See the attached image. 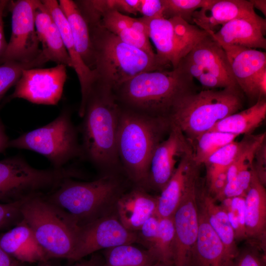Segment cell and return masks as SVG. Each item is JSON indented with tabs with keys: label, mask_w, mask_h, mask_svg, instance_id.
I'll list each match as a JSON object with an SVG mask.
<instances>
[{
	"label": "cell",
	"mask_w": 266,
	"mask_h": 266,
	"mask_svg": "<svg viewBox=\"0 0 266 266\" xmlns=\"http://www.w3.org/2000/svg\"><path fill=\"white\" fill-rule=\"evenodd\" d=\"M198 211V234L191 266H229L231 262L223 243L199 206Z\"/></svg>",
	"instance_id": "25"
},
{
	"label": "cell",
	"mask_w": 266,
	"mask_h": 266,
	"mask_svg": "<svg viewBox=\"0 0 266 266\" xmlns=\"http://www.w3.org/2000/svg\"><path fill=\"white\" fill-rule=\"evenodd\" d=\"M35 266H53L48 263L47 262H41L36 264ZM70 266H101L98 259L95 257H92L87 261H84Z\"/></svg>",
	"instance_id": "49"
},
{
	"label": "cell",
	"mask_w": 266,
	"mask_h": 266,
	"mask_svg": "<svg viewBox=\"0 0 266 266\" xmlns=\"http://www.w3.org/2000/svg\"><path fill=\"white\" fill-rule=\"evenodd\" d=\"M21 214L48 260L71 261L80 228L71 215L44 196L26 200L21 206Z\"/></svg>",
	"instance_id": "6"
},
{
	"label": "cell",
	"mask_w": 266,
	"mask_h": 266,
	"mask_svg": "<svg viewBox=\"0 0 266 266\" xmlns=\"http://www.w3.org/2000/svg\"><path fill=\"white\" fill-rule=\"evenodd\" d=\"M41 44V51L48 62L72 67L60 30L54 20Z\"/></svg>",
	"instance_id": "34"
},
{
	"label": "cell",
	"mask_w": 266,
	"mask_h": 266,
	"mask_svg": "<svg viewBox=\"0 0 266 266\" xmlns=\"http://www.w3.org/2000/svg\"><path fill=\"white\" fill-rule=\"evenodd\" d=\"M147 266H173V265L166 264L160 262H156Z\"/></svg>",
	"instance_id": "52"
},
{
	"label": "cell",
	"mask_w": 266,
	"mask_h": 266,
	"mask_svg": "<svg viewBox=\"0 0 266 266\" xmlns=\"http://www.w3.org/2000/svg\"><path fill=\"white\" fill-rule=\"evenodd\" d=\"M256 101L265 98L266 95V66L256 73L249 81L243 92Z\"/></svg>",
	"instance_id": "43"
},
{
	"label": "cell",
	"mask_w": 266,
	"mask_h": 266,
	"mask_svg": "<svg viewBox=\"0 0 266 266\" xmlns=\"http://www.w3.org/2000/svg\"><path fill=\"white\" fill-rule=\"evenodd\" d=\"M242 92L239 88L229 87L190 93L175 104L168 118L192 143L242 107Z\"/></svg>",
	"instance_id": "5"
},
{
	"label": "cell",
	"mask_w": 266,
	"mask_h": 266,
	"mask_svg": "<svg viewBox=\"0 0 266 266\" xmlns=\"http://www.w3.org/2000/svg\"><path fill=\"white\" fill-rule=\"evenodd\" d=\"M199 180L188 188L172 216L175 236L173 266H191L199 231Z\"/></svg>",
	"instance_id": "14"
},
{
	"label": "cell",
	"mask_w": 266,
	"mask_h": 266,
	"mask_svg": "<svg viewBox=\"0 0 266 266\" xmlns=\"http://www.w3.org/2000/svg\"><path fill=\"white\" fill-rule=\"evenodd\" d=\"M265 186L253 170L244 199L246 240L266 253V191Z\"/></svg>",
	"instance_id": "19"
},
{
	"label": "cell",
	"mask_w": 266,
	"mask_h": 266,
	"mask_svg": "<svg viewBox=\"0 0 266 266\" xmlns=\"http://www.w3.org/2000/svg\"><path fill=\"white\" fill-rule=\"evenodd\" d=\"M38 0H9L7 7L11 12V34L0 64L30 62L41 53L34 21Z\"/></svg>",
	"instance_id": "11"
},
{
	"label": "cell",
	"mask_w": 266,
	"mask_h": 266,
	"mask_svg": "<svg viewBox=\"0 0 266 266\" xmlns=\"http://www.w3.org/2000/svg\"><path fill=\"white\" fill-rule=\"evenodd\" d=\"M8 147L29 150L47 158L54 168H62L83 155L77 133L67 111L41 127L9 141Z\"/></svg>",
	"instance_id": "9"
},
{
	"label": "cell",
	"mask_w": 266,
	"mask_h": 266,
	"mask_svg": "<svg viewBox=\"0 0 266 266\" xmlns=\"http://www.w3.org/2000/svg\"><path fill=\"white\" fill-rule=\"evenodd\" d=\"M258 16L249 0H215L211 4L195 11L192 20L201 29L214 32L217 27L233 19Z\"/></svg>",
	"instance_id": "22"
},
{
	"label": "cell",
	"mask_w": 266,
	"mask_h": 266,
	"mask_svg": "<svg viewBox=\"0 0 266 266\" xmlns=\"http://www.w3.org/2000/svg\"><path fill=\"white\" fill-rule=\"evenodd\" d=\"M44 5L50 12L61 34L66 49L71 60L80 86L81 99L78 110L83 117L88 98L96 82V74L85 64L78 53L73 41L68 22L61 9L59 1L56 0H42Z\"/></svg>",
	"instance_id": "16"
},
{
	"label": "cell",
	"mask_w": 266,
	"mask_h": 266,
	"mask_svg": "<svg viewBox=\"0 0 266 266\" xmlns=\"http://www.w3.org/2000/svg\"><path fill=\"white\" fill-rule=\"evenodd\" d=\"M163 0H140L139 13L143 17L153 18L163 17Z\"/></svg>",
	"instance_id": "46"
},
{
	"label": "cell",
	"mask_w": 266,
	"mask_h": 266,
	"mask_svg": "<svg viewBox=\"0 0 266 266\" xmlns=\"http://www.w3.org/2000/svg\"><path fill=\"white\" fill-rule=\"evenodd\" d=\"M238 136L214 131H208L198 136L191 143L193 158L199 166L218 149L235 140Z\"/></svg>",
	"instance_id": "31"
},
{
	"label": "cell",
	"mask_w": 266,
	"mask_h": 266,
	"mask_svg": "<svg viewBox=\"0 0 266 266\" xmlns=\"http://www.w3.org/2000/svg\"><path fill=\"white\" fill-rule=\"evenodd\" d=\"M78 172L67 168L38 169L20 157L0 161V203H13L46 195Z\"/></svg>",
	"instance_id": "8"
},
{
	"label": "cell",
	"mask_w": 266,
	"mask_h": 266,
	"mask_svg": "<svg viewBox=\"0 0 266 266\" xmlns=\"http://www.w3.org/2000/svg\"><path fill=\"white\" fill-rule=\"evenodd\" d=\"M216 200L207 191L200 188L198 194V205L223 243L231 262L236 255L238 248L227 212L222 205L216 203Z\"/></svg>",
	"instance_id": "26"
},
{
	"label": "cell",
	"mask_w": 266,
	"mask_h": 266,
	"mask_svg": "<svg viewBox=\"0 0 266 266\" xmlns=\"http://www.w3.org/2000/svg\"><path fill=\"white\" fill-rule=\"evenodd\" d=\"M47 62L41 52L36 59L30 62H5L0 64V101L6 92L15 85L23 70L41 67Z\"/></svg>",
	"instance_id": "33"
},
{
	"label": "cell",
	"mask_w": 266,
	"mask_h": 266,
	"mask_svg": "<svg viewBox=\"0 0 266 266\" xmlns=\"http://www.w3.org/2000/svg\"><path fill=\"white\" fill-rule=\"evenodd\" d=\"M243 143V139L240 141L234 140L211 155L204 164L206 168V175L227 170L238 155Z\"/></svg>",
	"instance_id": "37"
},
{
	"label": "cell",
	"mask_w": 266,
	"mask_h": 266,
	"mask_svg": "<svg viewBox=\"0 0 266 266\" xmlns=\"http://www.w3.org/2000/svg\"><path fill=\"white\" fill-rule=\"evenodd\" d=\"M199 167L194 161L193 150L181 160L157 197L156 215L160 218L172 217L188 188L199 179Z\"/></svg>",
	"instance_id": "17"
},
{
	"label": "cell",
	"mask_w": 266,
	"mask_h": 266,
	"mask_svg": "<svg viewBox=\"0 0 266 266\" xmlns=\"http://www.w3.org/2000/svg\"><path fill=\"white\" fill-rule=\"evenodd\" d=\"M138 241V233L125 228L117 216L103 215L80 226L71 261L80 260L102 249Z\"/></svg>",
	"instance_id": "12"
},
{
	"label": "cell",
	"mask_w": 266,
	"mask_h": 266,
	"mask_svg": "<svg viewBox=\"0 0 266 266\" xmlns=\"http://www.w3.org/2000/svg\"><path fill=\"white\" fill-rule=\"evenodd\" d=\"M266 117L265 99L257 100L250 107L222 119L209 131L239 136L249 135L264 122Z\"/></svg>",
	"instance_id": "29"
},
{
	"label": "cell",
	"mask_w": 266,
	"mask_h": 266,
	"mask_svg": "<svg viewBox=\"0 0 266 266\" xmlns=\"http://www.w3.org/2000/svg\"><path fill=\"white\" fill-rule=\"evenodd\" d=\"M117 217L127 230L138 231L151 216L156 215L157 197L137 187L122 193L115 203Z\"/></svg>",
	"instance_id": "21"
},
{
	"label": "cell",
	"mask_w": 266,
	"mask_h": 266,
	"mask_svg": "<svg viewBox=\"0 0 266 266\" xmlns=\"http://www.w3.org/2000/svg\"><path fill=\"white\" fill-rule=\"evenodd\" d=\"M266 21L259 15L233 19L217 32H208L221 45H233L247 48H266Z\"/></svg>",
	"instance_id": "18"
},
{
	"label": "cell",
	"mask_w": 266,
	"mask_h": 266,
	"mask_svg": "<svg viewBox=\"0 0 266 266\" xmlns=\"http://www.w3.org/2000/svg\"><path fill=\"white\" fill-rule=\"evenodd\" d=\"M60 6L68 22L75 45L83 61L94 70L95 59L88 23L76 1L60 0Z\"/></svg>",
	"instance_id": "28"
},
{
	"label": "cell",
	"mask_w": 266,
	"mask_h": 266,
	"mask_svg": "<svg viewBox=\"0 0 266 266\" xmlns=\"http://www.w3.org/2000/svg\"><path fill=\"white\" fill-rule=\"evenodd\" d=\"M160 218L154 215L149 218L142 225L138 233L139 241H141L148 249L155 242L158 235Z\"/></svg>",
	"instance_id": "44"
},
{
	"label": "cell",
	"mask_w": 266,
	"mask_h": 266,
	"mask_svg": "<svg viewBox=\"0 0 266 266\" xmlns=\"http://www.w3.org/2000/svg\"><path fill=\"white\" fill-rule=\"evenodd\" d=\"M194 91V78L177 66L140 73L122 84L114 94L121 107L168 118L177 101Z\"/></svg>",
	"instance_id": "1"
},
{
	"label": "cell",
	"mask_w": 266,
	"mask_h": 266,
	"mask_svg": "<svg viewBox=\"0 0 266 266\" xmlns=\"http://www.w3.org/2000/svg\"><path fill=\"white\" fill-rule=\"evenodd\" d=\"M66 67L59 64L50 68L23 70L10 99H22L37 104H57L66 79Z\"/></svg>",
	"instance_id": "13"
},
{
	"label": "cell",
	"mask_w": 266,
	"mask_h": 266,
	"mask_svg": "<svg viewBox=\"0 0 266 266\" xmlns=\"http://www.w3.org/2000/svg\"><path fill=\"white\" fill-rule=\"evenodd\" d=\"M221 46L237 84L244 92L251 78L266 66V52L237 46Z\"/></svg>",
	"instance_id": "27"
},
{
	"label": "cell",
	"mask_w": 266,
	"mask_h": 266,
	"mask_svg": "<svg viewBox=\"0 0 266 266\" xmlns=\"http://www.w3.org/2000/svg\"><path fill=\"white\" fill-rule=\"evenodd\" d=\"M266 253L253 243L247 244L238 252L229 266H266Z\"/></svg>",
	"instance_id": "39"
},
{
	"label": "cell",
	"mask_w": 266,
	"mask_h": 266,
	"mask_svg": "<svg viewBox=\"0 0 266 266\" xmlns=\"http://www.w3.org/2000/svg\"><path fill=\"white\" fill-rule=\"evenodd\" d=\"M140 0H91L94 9L100 14L109 11L136 15L139 13Z\"/></svg>",
	"instance_id": "40"
},
{
	"label": "cell",
	"mask_w": 266,
	"mask_h": 266,
	"mask_svg": "<svg viewBox=\"0 0 266 266\" xmlns=\"http://www.w3.org/2000/svg\"><path fill=\"white\" fill-rule=\"evenodd\" d=\"M121 107L114 93L94 85L81 126L83 154L97 166L113 170L120 164L117 135Z\"/></svg>",
	"instance_id": "4"
},
{
	"label": "cell",
	"mask_w": 266,
	"mask_h": 266,
	"mask_svg": "<svg viewBox=\"0 0 266 266\" xmlns=\"http://www.w3.org/2000/svg\"><path fill=\"white\" fill-rule=\"evenodd\" d=\"M222 202L233 231L235 241L246 240L244 197L225 199Z\"/></svg>",
	"instance_id": "36"
},
{
	"label": "cell",
	"mask_w": 266,
	"mask_h": 266,
	"mask_svg": "<svg viewBox=\"0 0 266 266\" xmlns=\"http://www.w3.org/2000/svg\"><path fill=\"white\" fill-rule=\"evenodd\" d=\"M8 137L4 132V128L0 122V153L2 152L6 148L8 147Z\"/></svg>",
	"instance_id": "50"
},
{
	"label": "cell",
	"mask_w": 266,
	"mask_h": 266,
	"mask_svg": "<svg viewBox=\"0 0 266 266\" xmlns=\"http://www.w3.org/2000/svg\"><path fill=\"white\" fill-rule=\"evenodd\" d=\"M34 21L38 38L41 43L54 22L50 12L41 0H38L35 8Z\"/></svg>",
	"instance_id": "41"
},
{
	"label": "cell",
	"mask_w": 266,
	"mask_h": 266,
	"mask_svg": "<svg viewBox=\"0 0 266 266\" xmlns=\"http://www.w3.org/2000/svg\"><path fill=\"white\" fill-rule=\"evenodd\" d=\"M122 189L121 181L110 173L88 182L66 178L44 197L71 215L81 226L104 215V208L115 204Z\"/></svg>",
	"instance_id": "7"
},
{
	"label": "cell",
	"mask_w": 266,
	"mask_h": 266,
	"mask_svg": "<svg viewBox=\"0 0 266 266\" xmlns=\"http://www.w3.org/2000/svg\"><path fill=\"white\" fill-rule=\"evenodd\" d=\"M266 140L257 149L253 159V170L260 181L266 185Z\"/></svg>",
	"instance_id": "45"
},
{
	"label": "cell",
	"mask_w": 266,
	"mask_h": 266,
	"mask_svg": "<svg viewBox=\"0 0 266 266\" xmlns=\"http://www.w3.org/2000/svg\"><path fill=\"white\" fill-rule=\"evenodd\" d=\"M0 266H26L25 264L16 260L0 247Z\"/></svg>",
	"instance_id": "48"
},
{
	"label": "cell",
	"mask_w": 266,
	"mask_h": 266,
	"mask_svg": "<svg viewBox=\"0 0 266 266\" xmlns=\"http://www.w3.org/2000/svg\"><path fill=\"white\" fill-rule=\"evenodd\" d=\"M174 236L173 217L160 218L157 238L152 245L147 249L157 261L173 265Z\"/></svg>",
	"instance_id": "32"
},
{
	"label": "cell",
	"mask_w": 266,
	"mask_h": 266,
	"mask_svg": "<svg viewBox=\"0 0 266 266\" xmlns=\"http://www.w3.org/2000/svg\"><path fill=\"white\" fill-rule=\"evenodd\" d=\"M87 21L94 54L95 84L114 93L122 84L140 73L166 69L156 54L123 42L102 27L98 19Z\"/></svg>",
	"instance_id": "3"
},
{
	"label": "cell",
	"mask_w": 266,
	"mask_h": 266,
	"mask_svg": "<svg viewBox=\"0 0 266 266\" xmlns=\"http://www.w3.org/2000/svg\"><path fill=\"white\" fill-rule=\"evenodd\" d=\"M99 24L123 42L155 55L145 24L116 11H109L100 16Z\"/></svg>",
	"instance_id": "24"
},
{
	"label": "cell",
	"mask_w": 266,
	"mask_h": 266,
	"mask_svg": "<svg viewBox=\"0 0 266 266\" xmlns=\"http://www.w3.org/2000/svg\"><path fill=\"white\" fill-rule=\"evenodd\" d=\"M9 2V0H0V61L5 52L7 45V42L6 41L4 33L3 16Z\"/></svg>",
	"instance_id": "47"
},
{
	"label": "cell",
	"mask_w": 266,
	"mask_h": 266,
	"mask_svg": "<svg viewBox=\"0 0 266 266\" xmlns=\"http://www.w3.org/2000/svg\"><path fill=\"white\" fill-rule=\"evenodd\" d=\"M25 200L13 203H0V230L13 225L14 226L21 220V208Z\"/></svg>",
	"instance_id": "42"
},
{
	"label": "cell",
	"mask_w": 266,
	"mask_h": 266,
	"mask_svg": "<svg viewBox=\"0 0 266 266\" xmlns=\"http://www.w3.org/2000/svg\"><path fill=\"white\" fill-rule=\"evenodd\" d=\"M253 160L245 164L237 175L227 182L220 196L217 199L222 201L227 198L245 197L249 188L253 172Z\"/></svg>",
	"instance_id": "38"
},
{
	"label": "cell",
	"mask_w": 266,
	"mask_h": 266,
	"mask_svg": "<svg viewBox=\"0 0 266 266\" xmlns=\"http://www.w3.org/2000/svg\"><path fill=\"white\" fill-rule=\"evenodd\" d=\"M253 8L259 10L266 16V0H250Z\"/></svg>",
	"instance_id": "51"
},
{
	"label": "cell",
	"mask_w": 266,
	"mask_h": 266,
	"mask_svg": "<svg viewBox=\"0 0 266 266\" xmlns=\"http://www.w3.org/2000/svg\"><path fill=\"white\" fill-rule=\"evenodd\" d=\"M156 262L147 249L127 244L107 249L103 266H147Z\"/></svg>",
	"instance_id": "30"
},
{
	"label": "cell",
	"mask_w": 266,
	"mask_h": 266,
	"mask_svg": "<svg viewBox=\"0 0 266 266\" xmlns=\"http://www.w3.org/2000/svg\"><path fill=\"white\" fill-rule=\"evenodd\" d=\"M171 127L168 118L151 116L121 107L118 155L120 164L136 186L148 188L153 154Z\"/></svg>",
	"instance_id": "2"
},
{
	"label": "cell",
	"mask_w": 266,
	"mask_h": 266,
	"mask_svg": "<svg viewBox=\"0 0 266 266\" xmlns=\"http://www.w3.org/2000/svg\"><path fill=\"white\" fill-rule=\"evenodd\" d=\"M140 19L147 27L160 63L166 69L176 68L194 46L208 33L178 17Z\"/></svg>",
	"instance_id": "10"
},
{
	"label": "cell",
	"mask_w": 266,
	"mask_h": 266,
	"mask_svg": "<svg viewBox=\"0 0 266 266\" xmlns=\"http://www.w3.org/2000/svg\"><path fill=\"white\" fill-rule=\"evenodd\" d=\"M0 247L23 264L48 260L31 229L22 219L13 228L0 234Z\"/></svg>",
	"instance_id": "23"
},
{
	"label": "cell",
	"mask_w": 266,
	"mask_h": 266,
	"mask_svg": "<svg viewBox=\"0 0 266 266\" xmlns=\"http://www.w3.org/2000/svg\"><path fill=\"white\" fill-rule=\"evenodd\" d=\"M184 58L200 66L201 74H213L229 86L239 88L225 51L209 33L200 40Z\"/></svg>",
	"instance_id": "20"
},
{
	"label": "cell",
	"mask_w": 266,
	"mask_h": 266,
	"mask_svg": "<svg viewBox=\"0 0 266 266\" xmlns=\"http://www.w3.org/2000/svg\"><path fill=\"white\" fill-rule=\"evenodd\" d=\"M193 151L191 142L171 124L167 137L156 148L150 162L148 188L161 191L174 173L181 160Z\"/></svg>",
	"instance_id": "15"
},
{
	"label": "cell",
	"mask_w": 266,
	"mask_h": 266,
	"mask_svg": "<svg viewBox=\"0 0 266 266\" xmlns=\"http://www.w3.org/2000/svg\"><path fill=\"white\" fill-rule=\"evenodd\" d=\"M215 0H163V17H178L193 24L195 11L214 2Z\"/></svg>",
	"instance_id": "35"
}]
</instances>
